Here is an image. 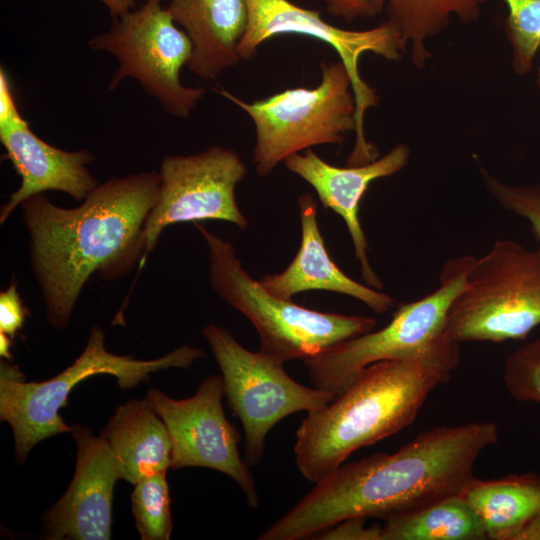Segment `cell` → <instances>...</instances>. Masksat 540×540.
<instances>
[{"label":"cell","mask_w":540,"mask_h":540,"mask_svg":"<svg viewBox=\"0 0 540 540\" xmlns=\"http://www.w3.org/2000/svg\"><path fill=\"white\" fill-rule=\"evenodd\" d=\"M536 85H537V88H538V91L540 93V64L537 68V72H536Z\"/></svg>","instance_id":"obj_34"},{"label":"cell","mask_w":540,"mask_h":540,"mask_svg":"<svg viewBox=\"0 0 540 540\" xmlns=\"http://www.w3.org/2000/svg\"><path fill=\"white\" fill-rule=\"evenodd\" d=\"M301 243L288 267L262 277L259 282L271 294L282 299L308 290H326L353 297L377 314L393 308L395 299L376 288L347 276L330 258L317 221V205L305 193L298 198Z\"/></svg>","instance_id":"obj_17"},{"label":"cell","mask_w":540,"mask_h":540,"mask_svg":"<svg viewBox=\"0 0 540 540\" xmlns=\"http://www.w3.org/2000/svg\"><path fill=\"white\" fill-rule=\"evenodd\" d=\"M247 171L240 155L222 146L197 154L166 156L160 167L158 196L143 228L139 269L169 225L220 220L247 229L248 220L235 197L236 186Z\"/></svg>","instance_id":"obj_12"},{"label":"cell","mask_w":540,"mask_h":540,"mask_svg":"<svg viewBox=\"0 0 540 540\" xmlns=\"http://www.w3.org/2000/svg\"><path fill=\"white\" fill-rule=\"evenodd\" d=\"M222 376L210 375L186 399H173L150 389L146 399L163 420L172 444L171 468L204 467L224 473L242 490L251 508L260 499L249 465L241 458L240 433L227 420L222 406Z\"/></svg>","instance_id":"obj_13"},{"label":"cell","mask_w":540,"mask_h":540,"mask_svg":"<svg viewBox=\"0 0 540 540\" xmlns=\"http://www.w3.org/2000/svg\"><path fill=\"white\" fill-rule=\"evenodd\" d=\"M28 314L13 279L10 285L0 292V332L13 338L22 329Z\"/></svg>","instance_id":"obj_27"},{"label":"cell","mask_w":540,"mask_h":540,"mask_svg":"<svg viewBox=\"0 0 540 540\" xmlns=\"http://www.w3.org/2000/svg\"><path fill=\"white\" fill-rule=\"evenodd\" d=\"M409 159L410 148L399 143L383 156L360 165L338 167L323 160L312 149L305 150L303 154L295 153L283 161L290 172L315 190L324 208L333 210L343 219L362 278L367 285L378 290L383 288V282L368 258L369 246L359 219L360 202L373 181L396 174L408 164Z\"/></svg>","instance_id":"obj_15"},{"label":"cell","mask_w":540,"mask_h":540,"mask_svg":"<svg viewBox=\"0 0 540 540\" xmlns=\"http://www.w3.org/2000/svg\"><path fill=\"white\" fill-rule=\"evenodd\" d=\"M160 174L142 172L98 184L76 208L42 194L21 203L29 250L47 320L66 329L77 299L95 274L120 278L143 256V228Z\"/></svg>","instance_id":"obj_2"},{"label":"cell","mask_w":540,"mask_h":540,"mask_svg":"<svg viewBox=\"0 0 540 540\" xmlns=\"http://www.w3.org/2000/svg\"><path fill=\"white\" fill-rule=\"evenodd\" d=\"M532 539L540 540V514L526 525L518 540Z\"/></svg>","instance_id":"obj_32"},{"label":"cell","mask_w":540,"mask_h":540,"mask_svg":"<svg viewBox=\"0 0 540 540\" xmlns=\"http://www.w3.org/2000/svg\"><path fill=\"white\" fill-rule=\"evenodd\" d=\"M12 338L7 334L0 332V355L6 360H12L13 355L11 353Z\"/></svg>","instance_id":"obj_33"},{"label":"cell","mask_w":540,"mask_h":540,"mask_svg":"<svg viewBox=\"0 0 540 540\" xmlns=\"http://www.w3.org/2000/svg\"><path fill=\"white\" fill-rule=\"evenodd\" d=\"M118 465L120 479H140L171 468L172 444L161 417L145 398L119 406L101 434Z\"/></svg>","instance_id":"obj_19"},{"label":"cell","mask_w":540,"mask_h":540,"mask_svg":"<svg viewBox=\"0 0 540 540\" xmlns=\"http://www.w3.org/2000/svg\"><path fill=\"white\" fill-rule=\"evenodd\" d=\"M166 7L192 42L189 71L213 80L241 61L238 45L248 25L246 0H169Z\"/></svg>","instance_id":"obj_18"},{"label":"cell","mask_w":540,"mask_h":540,"mask_svg":"<svg viewBox=\"0 0 540 540\" xmlns=\"http://www.w3.org/2000/svg\"><path fill=\"white\" fill-rule=\"evenodd\" d=\"M503 381L515 400L540 404V336L508 355Z\"/></svg>","instance_id":"obj_25"},{"label":"cell","mask_w":540,"mask_h":540,"mask_svg":"<svg viewBox=\"0 0 540 540\" xmlns=\"http://www.w3.org/2000/svg\"><path fill=\"white\" fill-rule=\"evenodd\" d=\"M383 521L380 540L487 539L481 519L459 494Z\"/></svg>","instance_id":"obj_22"},{"label":"cell","mask_w":540,"mask_h":540,"mask_svg":"<svg viewBox=\"0 0 540 540\" xmlns=\"http://www.w3.org/2000/svg\"><path fill=\"white\" fill-rule=\"evenodd\" d=\"M480 173L492 198L504 210L526 219L534 239L540 244V182L534 185L508 184L482 166Z\"/></svg>","instance_id":"obj_26"},{"label":"cell","mask_w":540,"mask_h":540,"mask_svg":"<svg viewBox=\"0 0 540 540\" xmlns=\"http://www.w3.org/2000/svg\"><path fill=\"white\" fill-rule=\"evenodd\" d=\"M365 517L350 518L320 533L315 539L322 540H380L381 525L366 527Z\"/></svg>","instance_id":"obj_28"},{"label":"cell","mask_w":540,"mask_h":540,"mask_svg":"<svg viewBox=\"0 0 540 540\" xmlns=\"http://www.w3.org/2000/svg\"><path fill=\"white\" fill-rule=\"evenodd\" d=\"M246 3L248 25L238 45L241 61L251 59L266 40L281 35L307 36L329 45L348 71L356 102V138L347 162L360 165L376 159L378 151L365 136L364 116L368 109L378 104L379 96L362 78L359 61L365 53L398 61L406 52L398 28L389 20L363 30L340 28L325 21L320 11L298 6L289 0H246Z\"/></svg>","instance_id":"obj_9"},{"label":"cell","mask_w":540,"mask_h":540,"mask_svg":"<svg viewBox=\"0 0 540 540\" xmlns=\"http://www.w3.org/2000/svg\"><path fill=\"white\" fill-rule=\"evenodd\" d=\"M388 20L400 31L413 66L424 69L432 57L429 41L444 32L453 18L479 19L486 0H381Z\"/></svg>","instance_id":"obj_21"},{"label":"cell","mask_w":540,"mask_h":540,"mask_svg":"<svg viewBox=\"0 0 540 540\" xmlns=\"http://www.w3.org/2000/svg\"><path fill=\"white\" fill-rule=\"evenodd\" d=\"M204 356L201 349L183 345L153 360H138L109 352L104 333L92 326L87 344L75 361L61 373L42 382H25L17 366L1 361L0 419L13 432L15 457L22 464L40 441L71 432L60 409L68 404L72 389L83 380L100 374L111 375L123 389L135 387L150 374L169 368L189 369Z\"/></svg>","instance_id":"obj_4"},{"label":"cell","mask_w":540,"mask_h":540,"mask_svg":"<svg viewBox=\"0 0 540 540\" xmlns=\"http://www.w3.org/2000/svg\"><path fill=\"white\" fill-rule=\"evenodd\" d=\"M540 325V245L497 240L475 257L464 289L450 306L446 333L454 341L524 340Z\"/></svg>","instance_id":"obj_7"},{"label":"cell","mask_w":540,"mask_h":540,"mask_svg":"<svg viewBox=\"0 0 540 540\" xmlns=\"http://www.w3.org/2000/svg\"><path fill=\"white\" fill-rule=\"evenodd\" d=\"M459 359V343L445 334L410 356L367 366L333 400L301 420L293 448L301 475L315 483L355 451L409 426Z\"/></svg>","instance_id":"obj_3"},{"label":"cell","mask_w":540,"mask_h":540,"mask_svg":"<svg viewBox=\"0 0 540 540\" xmlns=\"http://www.w3.org/2000/svg\"><path fill=\"white\" fill-rule=\"evenodd\" d=\"M0 141L5 158L21 178L19 188L1 207V224L31 196L53 190L82 201L98 185L87 168L94 160L89 150L58 149L34 134L26 120L0 126Z\"/></svg>","instance_id":"obj_16"},{"label":"cell","mask_w":540,"mask_h":540,"mask_svg":"<svg viewBox=\"0 0 540 540\" xmlns=\"http://www.w3.org/2000/svg\"><path fill=\"white\" fill-rule=\"evenodd\" d=\"M329 14L346 22L374 17L382 12L381 0H323Z\"/></svg>","instance_id":"obj_29"},{"label":"cell","mask_w":540,"mask_h":540,"mask_svg":"<svg viewBox=\"0 0 540 540\" xmlns=\"http://www.w3.org/2000/svg\"><path fill=\"white\" fill-rule=\"evenodd\" d=\"M113 17H119L133 9L136 3L146 0H99Z\"/></svg>","instance_id":"obj_31"},{"label":"cell","mask_w":540,"mask_h":540,"mask_svg":"<svg viewBox=\"0 0 540 540\" xmlns=\"http://www.w3.org/2000/svg\"><path fill=\"white\" fill-rule=\"evenodd\" d=\"M459 496L481 519L487 539L518 540L540 514V474H511L500 479L473 477Z\"/></svg>","instance_id":"obj_20"},{"label":"cell","mask_w":540,"mask_h":540,"mask_svg":"<svg viewBox=\"0 0 540 540\" xmlns=\"http://www.w3.org/2000/svg\"><path fill=\"white\" fill-rule=\"evenodd\" d=\"M474 258L465 254L448 260L439 286L421 299L402 304L383 328L339 342L304 360L314 387L337 395L367 366L410 356L447 334L448 311L465 287Z\"/></svg>","instance_id":"obj_8"},{"label":"cell","mask_w":540,"mask_h":540,"mask_svg":"<svg viewBox=\"0 0 540 540\" xmlns=\"http://www.w3.org/2000/svg\"><path fill=\"white\" fill-rule=\"evenodd\" d=\"M6 72L0 70V126L25 120L16 105Z\"/></svg>","instance_id":"obj_30"},{"label":"cell","mask_w":540,"mask_h":540,"mask_svg":"<svg viewBox=\"0 0 540 540\" xmlns=\"http://www.w3.org/2000/svg\"><path fill=\"white\" fill-rule=\"evenodd\" d=\"M498 438L497 425L489 421L440 426L420 433L394 453L343 463L315 482L258 539L314 538L350 518L384 520L459 494L474 477L480 454Z\"/></svg>","instance_id":"obj_1"},{"label":"cell","mask_w":540,"mask_h":540,"mask_svg":"<svg viewBox=\"0 0 540 540\" xmlns=\"http://www.w3.org/2000/svg\"><path fill=\"white\" fill-rule=\"evenodd\" d=\"M162 1L146 0L138 9L114 17L108 31L92 37L89 46L119 61L109 83L110 91L132 77L168 113L186 118L205 89L187 87L180 81V71L190 61L193 45Z\"/></svg>","instance_id":"obj_11"},{"label":"cell","mask_w":540,"mask_h":540,"mask_svg":"<svg viewBox=\"0 0 540 540\" xmlns=\"http://www.w3.org/2000/svg\"><path fill=\"white\" fill-rule=\"evenodd\" d=\"M131 506L141 539H170L173 523L166 473L146 476L135 483Z\"/></svg>","instance_id":"obj_23"},{"label":"cell","mask_w":540,"mask_h":540,"mask_svg":"<svg viewBox=\"0 0 540 540\" xmlns=\"http://www.w3.org/2000/svg\"><path fill=\"white\" fill-rule=\"evenodd\" d=\"M73 479L66 492L44 515V537L50 540H109L112 500L120 479L116 459L102 435L76 424Z\"/></svg>","instance_id":"obj_14"},{"label":"cell","mask_w":540,"mask_h":540,"mask_svg":"<svg viewBox=\"0 0 540 540\" xmlns=\"http://www.w3.org/2000/svg\"><path fill=\"white\" fill-rule=\"evenodd\" d=\"M508 8L505 34L514 73L529 74L540 49V0H503Z\"/></svg>","instance_id":"obj_24"},{"label":"cell","mask_w":540,"mask_h":540,"mask_svg":"<svg viewBox=\"0 0 540 540\" xmlns=\"http://www.w3.org/2000/svg\"><path fill=\"white\" fill-rule=\"evenodd\" d=\"M202 335L220 368L227 404L242 424L249 466L260 462L266 436L279 421L319 409L336 396L298 383L284 370V362L248 350L221 326L206 325Z\"/></svg>","instance_id":"obj_10"},{"label":"cell","mask_w":540,"mask_h":540,"mask_svg":"<svg viewBox=\"0 0 540 540\" xmlns=\"http://www.w3.org/2000/svg\"><path fill=\"white\" fill-rule=\"evenodd\" d=\"M217 92L242 109L255 127L252 160L260 177L270 175L287 157L317 145H341L356 132V102L352 82L339 61L321 64L314 88L296 87L253 102Z\"/></svg>","instance_id":"obj_6"},{"label":"cell","mask_w":540,"mask_h":540,"mask_svg":"<svg viewBox=\"0 0 540 540\" xmlns=\"http://www.w3.org/2000/svg\"><path fill=\"white\" fill-rule=\"evenodd\" d=\"M209 250L213 290L255 327L259 351L282 362L314 357L329 347L374 330L372 317L320 312L269 293L243 268L230 241L194 223Z\"/></svg>","instance_id":"obj_5"}]
</instances>
